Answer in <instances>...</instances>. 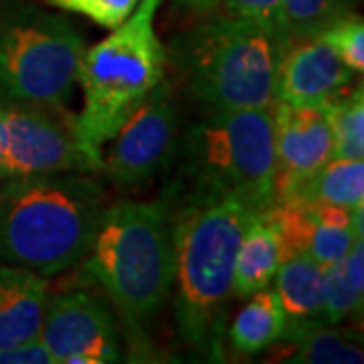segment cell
Instances as JSON below:
<instances>
[{"instance_id": "d4e9b609", "label": "cell", "mask_w": 364, "mask_h": 364, "mask_svg": "<svg viewBox=\"0 0 364 364\" xmlns=\"http://www.w3.org/2000/svg\"><path fill=\"white\" fill-rule=\"evenodd\" d=\"M277 6L279 0H215V9L223 13L245 16L279 31L277 25Z\"/></svg>"}, {"instance_id": "3957f363", "label": "cell", "mask_w": 364, "mask_h": 364, "mask_svg": "<svg viewBox=\"0 0 364 364\" xmlns=\"http://www.w3.org/2000/svg\"><path fill=\"white\" fill-rule=\"evenodd\" d=\"M85 259V275L114 301L128 332L160 312L174 286L168 200H117L105 207Z\"/></svg>"}, {"instance_id": "4316f807", "label": "cell", "mask_w": 364, "mask_h": 364, "mask_svg": "<svg viewBox=\"0 0 364 364\" xmlns=\"http://www.w3.org/2000/svg\"><path fill=\"white\" fill-rule=\"evenodd\" d=\"M340 267L344 272V277L354 287L356 294L364 296V243L363 239H354V243L340 261Z\"/></svg>"}, {"instance_id": "603a6c76", "label": "cell", "mask_w": 364, "mask_h": 364, "mask_svg": "<svg viewBox=\"0 0 364 364\" xmlns=\"http://www.w3.org/2000/svg\"><path fill=\"white\" fill-rule=\"evenodd\" d=\"M363 298L344 277L340 263L326 265L324 275V322L340 324L350 314L363 312Z\"/></svg>"}, {"instance_id": "44dd1931", "label": "cell", "mask_w": 364, "mask_h": 364, "mask_svg": "<svg viewBox=\"0 0 364 364\" xmlns=\"http://www.w3.org/2000/svg\"><path fill=\"white\" fill-rule=\"evenodd\" d=\"M352 73L364 69V23L358 14L346 13L320 33Z\"/></svg>"}, {"instance_id": "d6986e66", "label": "cell", "mask_w": 364, "mask_h": 364, "mask_svg": "<svg viewBox=\"0 0 364 364\" xmlns=\"http://www.w3.org/2000/svg\"><path fill=\"white\" fill-rule=\"evenodd\" d=\"M330 130H332V158H364V93L363 85L350 93L340 91L338 95L324 102Z\"/></svg>"}, {"instance_id": "9c48e42d", "label": "cell", "mask_w": 364, "mask_h": 364, "mask_svg": "<svg viewBox=\"0 0 364 364\" xmlns=\"http://www.w3.org/2000/svg\"><path fill=\"white\" fill-rule=\"evenodd\" d=\"M6 126V178L95 172L83 154L73 130V119L51 114V107L4 100ZM4 178V181H6Z\"/></svg>"}, {"instance_id": "f1b7e54d", "label": "cell", "mask_w": 364, "mask_h": 364, "mask_svg": "<svg viewBox=\"0 0 364 364\" xmlns=\"http://www.w3.org/2000/svg\"><path fill=\"white\" fill-rule=\"evenodd\" d=\"M181 2L195 11H203V13H208L210 9H215V0H181Z\"/></svg>"}, {"instance_id": "7c38bea8", "label": "cell", "mask_w": 364, "mask_h": 364, "mask_svg": "<svg viewBox=\"0 0 364 364\" xmlns=\"http://www.w3.org/2000/svg\"><path fill=\"white\" fill-rule=\"evenodd\" d=\"M352 73L320 35L286 47L275 81V102L287 105L324 104L350 83Z\"/></svg>"}, {"instance_id": "8992f818", "label": "cell", "mask_w": 364, "mask_h": 364, "mask_svg": "<svg viewBox=\"0 0 364 364\" xmlns=\"http://www.w3.org/2000/svg\"><path fill=\"white\" fill-rule=\"evenodd\" d=\"M198 188L245 196L263 210L275 203V126L272 107L210 109L186 138Z\"/></svg>"}, {"instance_id": "30bf717a", "label": "cell", "mask_w": 364, "mask_h": 364, "mask_svg": "<svg viewBox=\"0 0 364 364\" xmlns=\"http://www.w3.org/2000/svg\"><path fill=\"white\" fill-rule=\"evenodd\" d=\"M39 338L55 364H107L119 360L116 318L104 299L69 291L47 299Z\"/></svg>"}, {"instance_id": "9a60e30c", "label": "cell", "mask_w": 364, "mask_h": 364, "mask_svg": "<svg viewBox=\"0 0 364 364\" xmlns=\"http://www.w3.org/2000/svg\"><path fill=\"white\" fill-rule=\"evenodd\" d=\"M294 352L287 363L299 364H360L363 348L354 336L322 320H287L282 338Z\"/></svg>"}, {"instance_id": "5bb4252c", "label": "cell", "mask_w": 364, "mask_h": 364, "mask_svg": "<svg viewBox=\"0 0 364 364\" xmlns=\"http://www.w3.org/2000/svg\"><path fill=\"white\" fill-rule=\"evenodd\" d=\"M282 261H284L282 239L263 210L259 217L251 221L239 243L231 294L235 298L245 299L269 287Z\"/></svg>"}, {"instance_id": "5b68a950", "label": "cell", "mask_w": 364, "mask_h": 364, "mask_svg": "<svg viewBox=\"0 0 364 364\" xmlns=\"http://www.w3.org/2000/svg\"><path fill=\"white\" fill-rule=\"evenodd\" d=\"M160 4L162 0H140L126 23L83 51L77 71L83 107L73 119V130L95 172L107 140L164 81L168 51L154 26Z\"/></svg>"}, {"instance_id": "2e32d148", "label": "cell", "mask_w": 364, "mask_h": 364, "mask_svg": "<svg viewBox=\"0 0 364 364\" xmlns=\"http://www.w3.org/2000/svg\"><path fill=\"white\" fill-rule=\"evenodd\" d=\"M324 275L326 265L308 253L282 261L273 279L287 320L304 322L324 318Z\"/></svg>"}, {"instance_id": "4fadbf2b", "label": "cell", "mask_w": 364, "mask_h": 364, "mask_svg": "<svg viewBox=\"0 0 364 364\" xmlns=\"http://www.w3.org/2000/svg\"><path fill=\"white\" fill-rule=\"evenodd\" d=\"M47 299L45 275L0 261V350L39 336Z\"/></svg>"}, {"instance_id": "277c9868", "label": "cell", "mask_w": 364, "mask_h": 364, "mask_svg": "<svg viewBox=\"0 0 364 364\" xmlns=\"http://www.w3.org/2000/svg\"><path fill=\"white\" fill-rule=\"evenodd\" d=\"M287 43L277 28L210 9L172 47L184 87L208 109L275 104V81Z\"/></svg>"}, {"instance_id": "52a82bcc", "label": "cell", "mask_w": 364, "mask_h": 364, "mask_svg": "<svg viewBox=\"0 0 364 364\" xmlns=\"http://www.w3.org/2000/svg\"><path fill=\"white\" fill-rule=\"evenodd\" d=\"M83 37L63 16L37 9L0 21V95L59 109L77 83Z\"/></svg>"}, {"instance_id": "ac0fdd59", "label": "cell", "mask_w": 364, "mask_h": 364, "mask_svg": "<svg viewBox=\"0 0 364 364\" xmlns=\"http://www.w3.org/2000/svg\"><path fill=\"white\" fill-rule=\"evenodd\" d=\"M304 203H326L352 208L364 203V162L350 158H330L310 178L287 196ZM286 200V198H282Z\"/></svg>"}, {"instance_id": "7402d4cb", "label": "cell", "mask_w": 364, "mask_h": 364, "mask_svg": "<svg viewBox=\"0 0 364 364\" xmlns=\"http://www.w3.org/2000/svg\"><path fill=\"white\" fill-rule=\"evenodd\" d=\"M63 13L81 14L102 28L114 31L130 18L140 0H43Z\"/></svg>"}, {"instance_id": "6da1fadb", "label": "cell", "mask_w": 364, "mask_h": 364, "mask_svg": "<svg viewBox=\"0 0 364 364\" xmlns=\"http://www.w3.org/2000/svg\"><path fill=\"white\" fill-rule=\"evenodd\" d=\"M261 213L245 196L203 188L172 210L174 326L182 344L208 360H221L237 249Z\"/></svg>"}, {"instance_id": "ffe728a7", "label": "cell", "mask_w": 364, "mask_h": 364, "mask_svg": "<svg viewBox=\"0 0 364 364\" xmlns=\"http://www.w3.org/2000/svg\"><path fill=\"white\" fill-rule=\"evenodd\" d=\"M348 11V0H279L277 25L286 43L318 37Z\"/></svg>"}, {"instance_id": "e0dca14e", "label": "cell", "mask_w": 364, "mask_h": 364, "mask_svg": "<svg viewBox=\"0 0 364 364\" xmlns=\"http://www.w3.org/2000/svg\"><path fill=\"white\" fill-rule=\"evenodd\" d=\"M287 316L275 289H261L249 296L245 308L235 316L229 328V344L237 354L251 356L279 342Z\"/></svg>"}, {"instance_id": "cb8c5ba5", "label": "cell", "mask_w": 364, "mask_h": 364, "mask_svg": "<svg viewBox=\"0 0 364 364\" xmlns=\"http://www.w3.org/2000/svg\"><path fill=\"white\" fill-rule=\"evenodd\" d=\"M354 239L356 237L352 235L350 227H334V225H324V223L316 221L306 253L322 265L340 263L348 253Z\"/></svg>"}, {"instance_id": "ba28073f", "label": "cell", "mask_w": 364, "mask_h": 364, "mask_svg": "<svg viewBox=\"0 0 364 364\" xmlns=\"http://www.w3.org/2000/svg\"><path fill=\"white\" fill-rule=\"evenodd\" d=\"M178 146V112L172 90L160 81L102 150L100 170L122 188H138L156 176Z\"/></svg>"}, {"instance_id": "83f0119b", "label": "cell", "mask_w": 364, "mask_h": 364, "mask_svg": "<svg viewBox=\"0 0 364 364\" xmlns=\"http://www.w3.org/2000/svg\"><path fill=\"white\" fill-rule=\"evenodd\" d=\"M0 178H6V126H4L2 100H0Z\"/></svg>"}, {"instance_id": "7a4b0ae2", "label": "cell", "mask_w": 364, "mask_h": 364, "mask_svg": "<svg viewBox=\"0 0 364 364\" xmlns=\"http://www.w3.org/2000/svg\"><path fill=\"white\" fill-rule=\"evenodd\" d=\"M105 210V191L87 172L6 178L0 188V261L45 277L83 261Z\"/></svg>"}, {"instance_id": "484cf974", "label": "cell", "mask_w": 364, "mask_h": 364, "mask_svg": "<svg viewBox=\"0 0 364 364\" xmlns=\"http://www.w3.org/2000/svg\"><path fill=\"white\" fill-rule=\"evenodd\" d=\"M0 364H55V360L45 342L35 336L16 346L0 350Z\"/></svg>"}, {"instance_id": "8fae6325", "label": "cell", "mask_w": 364, "mask_h": 364, "mask_svg": "<svg viewBox=\"0 0 364 364\" xmlns=\"http://www.w3.org/2000/svg\"><path fill=\"white\" fill-rule=\"evenodd\" d=\"M275 126V200L291 195L332 158V130L324 104H273Z\"/></svg>"}]
</instances>
